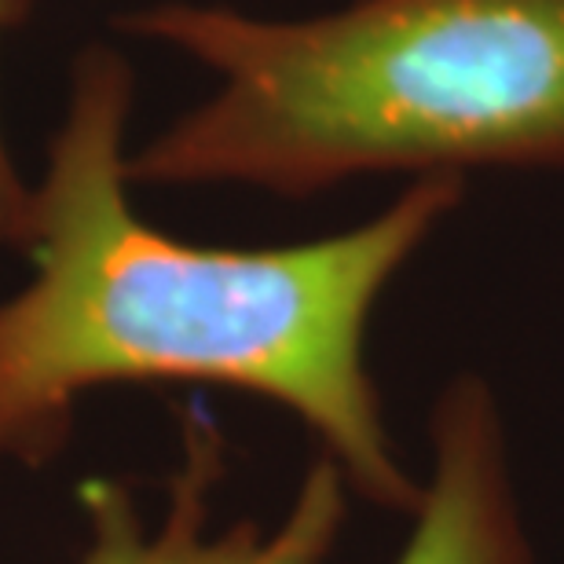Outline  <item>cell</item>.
<instances>
[{"label": "cell", "mask_w": 564, "mask_h": 564, "mask_svg": "<svg viewBox=\"0 0 564 564\" xmlns=\"http://www.w3.org/2000/svg\"><path fill=\"white\" fill-rule=\"evenodd\" d=\"M126 33L217 82L129 151L132 184L308 198L364 176L564 169V0H345L304 19L165 0Z\"/></svg>", "instance_id": "obj_2"}, {"label": "cell", "mask_w": 564, "mask_h": 564, "mask_svg": "<svg viewBox=\"0 0 564 564\" xmlns=\"http://www.w3.org/2000/svg\"><path fill=\"white\" fill-rule=\"evenodd\" d=\"M392 564H539L495 389L451 378L429 411V462Z\"/></svg>", "instance_id": "obj_4"}, {"label": "cell", "mask_w": 564, "mask_h": 564, "mask_svg": "<svg viewBox=\"0 0 564 564\" xmlns=\"http://www.w3.org/2000/svg\"><path fill=\"white\" fill-rule=\"evenodd\" d=\"M33 0H0V37L26 19ZM33 220V187L22 180L0 129V250H26Z\"/></svg>", "instance_id": "obj_5"}, {"label": "cell", "mask_w": 564, "mask_h": 564, "mask_svg": "<svg viewBox=\"0 0 564 564\" xmlns=\"http://www.w3.org/2000/svg\"><path fill=\"white\" fill-rule=\"evenodd\" d=\"M129 110V63L99 44L77 55L33 187V275L0 301V462H55L93 392L206 386L275 403L356 499L411 513L422 477L389 429L367 330L466 180H408L375 217L308 242L202 246L132 209Z\"/></svg>", "instance_id": "obj_1"}, {"label": "cell", "mask_w": 564, "mask_h": 564, "mask_svg": "<svg viewBox=\"0 0 564 564\" xmlns=\"http://www.w3.org/2000/svg\"><path fill=\"white\" fill-rule=\"evenodd\" d=\"M180 462L165 480V506L147 521L129 484L93 477L77 488V564H326L341 543L352 491L319 455L301 477L279 521L217 524L224 436L198 408L180 436Z\"/></svg>", "instance_id": "obj_3"}]
</instances>
